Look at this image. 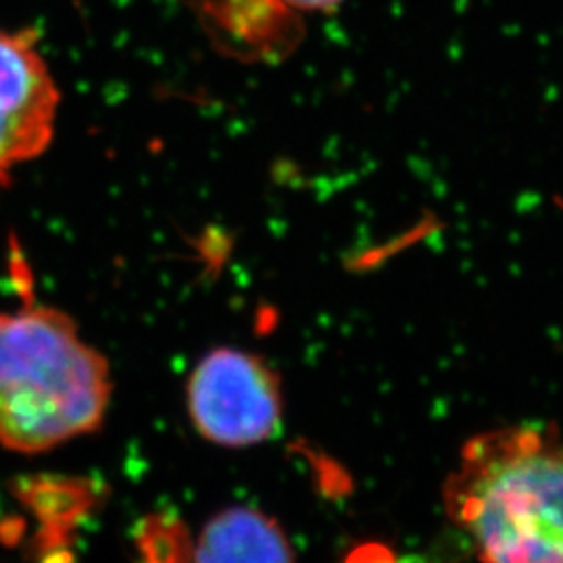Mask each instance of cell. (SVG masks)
Listing matches in <instances>:
<instances>
[{"instance_id":"obj_1","label":"cell","mask_w":563,"mask_h":563,"mask_svg":"<svg viewBox=\"0 0 563 563\" xmlns=\"http://www.w3.org/2000/svg\"><path fill=\"white\" fill-rule=\"evenodd\" d=\"M444 509L483 563H563V441L516 423L463 444Z\"/></svg>"},{"instance_id":"obj_2","label":"cell","mask_w":563,"mask_h":563,"mask_svg":"<svg viewBox=\"0 0 563 563\" xmlns=\"http://www.w3.org/2000/svg\"><path fill=\"white\" fill-rule=\"evenodd\" d=\"M111 367L57 307L25 305L0 313V444L42 453L104 422Z\"/></svg>"},{"instance_id":"obj_10","label":"cell","mask_w":563,"mask_h":563,"mask_svg":"<svg viewBox=\"0 0 563 563\" xmlns=\"http://www.w3.org/2000/svg\"><path fill=\"white\" fill-rule=\"evenodd\" d=\"M295 13H334L344 0H282Z\"/></svg>"},{"instance_id":"obj_3","label":"cell","mask_w":563,"mask_h":563,"mask_svg":"<svg viewBox=\"0 0 563 563\" xmlns=\"http://www.w3.org/2000/svg\"><path fill=\"white\" fill-rule=\"evenodd\" d=\"M186 402L202 439L230 449L265 443L282 426L280 374L257 353L218 346L195 365Z\"/></svg>"},{"instance_id":"obj_4","label":"cell","mask_w":563,"mask_h":563,"mask_svg":"<svg viewBox=\"0 0 563 563\" xmlns=\"http://www.w3.org/2000/svg\"><path fill=\"white\" fill-rule=\"evenodd\" d=\"M60 90L32 27L0 30V186L38 159L57 130Z\"/></svg>"},{"instance_id":"obj_9","label":"cell","mask_w":563,"mask_h":563,"mask_svg":"<svg viewBox=\"0 0 563 563\" xmlns=\"http://www.w3.org/2000/svg\"><path fill=\"white\" fill-rule=\"evenodd\" d=\"M344 563H397L390 547L384 543H363L355 547Z\"/></svg>"},{"instance_id":"obj_6","label":"cell","mask_w":563,"mask_h":563,"mask_svg":"<svg viewBox=\"0 0 563 563\" xmlns=\"http://www.w3.org/2000/svg\"><path fill=\"white\" fill-rule=\"evenodd\" d=\"M192 563H295V553L274 518L234 505L202 526Z\"/></svg>"},{"instance_id":"obj_5","label":"cell","mask_w":563,"mask_h":563,"mask_svg":"<svg viewBox=\"0 0 563 563\" xmlns=\"http://www.w3.org/2000/svg\"><path fill=\"white\" fill-rule=\"evenodd\" d=\"M192 9L209 38L236 59H280L301 41V15L282 0H195Z\"/></svg>"},{"instance_id":"obj_11","label":"cell","mask_w":563,"mask_h":563,"mask_svg":"<svg viewBox=\"0 0 563 563\" xmlns=\"http://www.w3.org/2000/svg\"><path fill=\"white\" fill-rule=\"evenodd\" d=\"M23 534H25V520L20 516H9L0 520V544L15 547L21 543Z\"/></svg>"},{"instance_id":"obj_8","label":"cell","mask_w":563,"mask_h":563,"mask_svg":"<svg viewBox=\"0 0 563 563\" xmlns=\"http://www.w3.org/2000/svg\"><path fill=\"white\" fill-rule=\"evenodd\" d=\"M144 563H192L195 544L190 530L174 514H151L136 530Z\"/></svg>"},{"instance_id":"obj_7","label":"cell","mask_w":563,"mask_h":563,"mask_svg":"<svg viewBox=\"0 0 563 563\" xmlns=\"http://www.w3.org/2000/svg\"><path fill=\"white\" fill-rule=\"evenodd\" d=\"M11 493L42 523L74 528L104 499L101 484L67 476H21L11 481Z\"/></svg>"},{"instance_id":"obj_13","label":"cell","mask_w":563,"mask_h":563,"mask_svg":"<svg viewBox=\"0 0 563 563\" xmlns=\"http://www.w3.org/2000/svg\"><path fill=\"white\" fill-rule=\"evenodd\" d=\"M399 563H423L422 560H418V558H405Z\"/></svg>"},{"instance_id":"obj_12","label":"cell","mask_w":563,"mask_h":563,"mask_svg":"<svg viewBox=\"0 0 563 563\" xmlns=\"http://www.w3.org/2000/svg\"><path fill=\"white\" fill-rule=\"evenodd\" d=\"M69 547L71 544L55 547V549H46L42 553H36V558H38L36 563H76V553Z\"/></svg>"}]
</instances>
